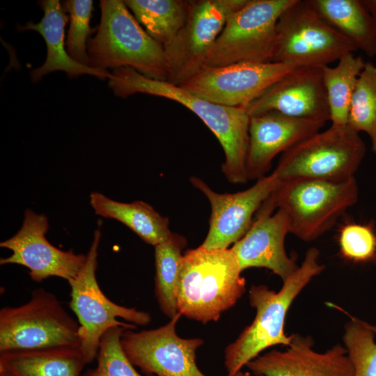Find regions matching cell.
Returning <instances> with one entry per match:
<instances>
[{"mask_svg":"<svg viewBox=\"0 0 376 376\" xmlns=\"http://www.w3.org/2000/svg\"><path fill=\"white\" fill-rule=\"evenodd\" d=\"M108 85L120 97L145 93L175 101L189 109L220 143L225 155L221 171L228 182L244 184L249 180L246 162L249 116L245 109L205 100L168 81L149 79L130 67L113 69Z\"/></svg>","mask_w":376,"mask_h":376,"instance_id":"6da1fadb","label":"cell"},{"mask_svg":"<svg viewBox=\"0 0 376 376\" xmlns=\"http://www.w3.org/2000/svg\"><path fill=\"white\" fill-rule=\"evenodd\" d=\"M242 272L231 249L186 251L175 288L178 312L204 324L217 322L245 292Z\"/></svg>","mask_w":376,"mask_h":376,"instance_id":"7a4b0ae2","label":"cell"},{"mask_svg":"<svg viewBox=\"0 0 376 376\" xmlns=\"http://www.w3.org/2000/svg\"><path fill=\"white\" fill-rule=\"evenodd\" d=\"M319 256L317 248L308 249L301 265L283 282L277 292L265 285H251L249 302L256 314L252 323L224 350L227 376H235L243 366L267 348L289 345L292 334L287 336L284 331L287 312L304 288L324 269L325 266L319 263Z\"/></svg>","mask_w":376,"mask_h":376,"instance_id":"3957f363","label":"cell"},{"mask_svg":"<svg viewBox=\"0 0 376 376\" xmlns=\"http://www.w3.org/2000/svg\"><path fill=\"white\" fill-rule=\"evenodd\" d=\"M96 34L87 42L88 66L130 67L152 79L169 81L170 65L164 47L153 39L129 11L124 1H100Z\"/></svg>","mask_w":376,"mask_h":376,"instance_id":"277c9868","label":"cell"},{"mask_svg":"<svg viewBox=\"0 0 376 376\" xmlns=\"http://www.w3.org/2000/svg\"><path fill=\"white\" fill-rule=\"evenodd\" d=\"M358 197L355 177L341 182L311 178L280 180L255 216L281 209L289 218L290 233L310 242L329 230Z\"/></svg>","mask_w":376,"mask_h":376,"instance_id":"5b68a950","label":"cell"},{"mask_svg":"<svg viewBox=\"0 0 376 376\" xmlns=\"http://www.w3.org/2000/svg\"><path fill=\"white\" fill-rule=\"evenodd\" d=\"M101 233H94L84 267L68 282L70 287V307L78 319L80 350L86 364L97 358L102 336L110 328L123 327L135 329L151 321L149 313L118 305L102 291L97 279L98 247Z\"/></svg>","mask_w":376,"mask_h":376,"instance_id":"8992f818","label":"cell"},{"mask_svg":"<svg viewBox=\"0 0 376 376\" xmlns=\"http://www.w3.org/2000/svg\"><path fill=\"white\" fill-rule=\"evenodd\" d=\"M366 152L359 133L347 125H331L283 152L273 173L281 181L311 178L341 182L354 177Z\"/></svg>","mask_w":376,"mask_h":376,"instance_id":"52a82bcc","label":"cell"},{"mask_svg":"<svg viewBox=\"0 0 376 376\" xmlns=\"http://www.w3.org/2000/svg\"><path fill=\"white\" fill-rule=\"evenodd\" d=\"M79 323L52 292L33 290L28 302L0 310V353L61 346L80 347Z\"/></svg>","mask_w":376,"mask_h":376,"instance_id":"ba28073f","label":"cell"},{"mask_svg":"<svg viewBox=\"0 0 376 376\" xmlns=\"http://www.w3.org/2000/svg\"><path fill=\"white\" fill-rule=\"evenodd\" d=\"M357 50L325 22L307 0H295L280 16L271 62L322 68Z\"/></svg>","mask_w":376,"mask_h":376,"instance_id":"9c48e42d","label":"cell"},{"mask_svg":"<svg viewBox=\"0 0 376 376\" xmlns=\"http://www.w3.org/2000/svg\"><path fill=\"white\" fill-rule=\"evenodd\" d=\"M295 0H247L227 19L205 66L271 62L276 24Z\"/></svg>","mask_w":376,"mask_h":376,"instance_id":"30bf717a","label":"cell"},{"mask_svg":"<svg viewBox=\"0 0 376 376\" xmlns=\"http://www.w3.org/2000/svg\"><path fill=\"white\" fill-rule=\"evenodd\" d=\"M247 0H191L187 19L170 45L164 47L171 74L179 85L198 72L228 18Z\"/></svg>","mask_w":376,"mask_h":376,"instance_id":"8fae6325","label":"cell"},{"mask_svg":"<svg viewBox=\"0 0 376 376\" xmlns=\"http://www.w3.org/2000/svg\"><path fill=\"white\" fill-rule=\"evenodd\" d=\"M293 67L281 63L242 62L220 67L204 66L178 85L217 104L245 109Z\"/></svg>","mask_w":376,"mask_h":376,"instance_id":"7c38bea8","label":"cell"},{"mask_svg":"<svg viewBox=\"0 0 376 376\" xmlns=\"http://www.w3.org/2000/svg\"><path fill=\"white\" fill-rule=\"evenodd\" d=\"M178 313L164 326L134 331L126 329L120 339L123 349L134 366L147 375L206 376L196 363L202 338H183L176 333Z\"/></svg>","mask_w":376,"mask_h":376,"instance_id":"4fadbf2b","label":"cell"},{"mask_svg":"<svg viewBox=\"0 0 376 376\" xmlns=\"http://www.w3.org/2000/svg\"><path fill=\"white\" fill-rule=\"evenodd\" d=\"M49 229L47 217L27 209L22 227L9 239L0 243L12 254L1 258L0 265L17 264L27 267L31 279L41 282L50 276L68 281L75 279L84 267L86 255L65 251L53 246L45 237Z\"/></svg>","mask_w":376,"mask_h":376,"instance_id":"5bb4252c","label":"cell"},{"mask_svg":"<svg viewBox=\"0 0 376 376\" xmlns=\"http://www.w3.org/2000/svg\"><path fill=\"white\" fill-rule=\"evenodd\" d=\"M189 180L211 205L209 230L201 244L208 249H228L240 240L250 228L253 217L280 182L272 172L258 178L244 191L220 194L196 176H191Z\"/></svg>","mask_w":376,"mask_h":376,"instance_id":"9a60e30c","label":"cell"},{"mask_svg":"<svg viewBox=\"0 0 376 376\" xmlns=\"http://www.w3.org/2000/svg\"><path fill=\"white\" fill-rule=\"evenodd\" d=\"M245 110L249 117L269 112L326 123L330 111L322 68H295L272 84Z\"/></svg>","mask_w":376,"mask_h":376,"instance_id":"2e32d148","label":"cell"},{"mask_svg":"<svg viewBox=\"0 0 376 376\" xmlns=\"http://www.w3.org/2000/svg\"><path fill=\"white\" fill-rule=\"evenodd\" d=\"M313 345L311 336L292 334L285 351L267 352L246 366L256 376H354L344 345L336 344L324 352L315 351Z\"/></svg>","mask_w":376,"mask_h":376,"instance_id":"e0dca14e","label":"cell"},{"mask_svg":"<svg viewBox=\"0 0 376 376\" xmlns=\"http://www.w3.org/2000/svg\"><path fill=\"white\" fill-rule=\"evenodd\" d=\"M325 123L276 112L249 117L246 162L249 180L266 175L277 155L319 132Z\"/></svg>","mask_w":376,"mask_h":376,"instance_id":"ac0fdd59","label":"cell"},{"mask_svg":"<svg viewBox=\"0 0 376 376\" xmlns=\"http://www.w3.org/2000/svg\"><path fill=\"white\" fill-rule=\"evenodd\" d=\"M290 233V224L285 212L256 217L246 234L232 248L241 269L263 267L285 281L299 267L295 257L285 251V240Z\"/></svg>","mask_w":376,"mask_h":376,"instance_id":"d6986e66","label":"cell"},{"mask_svg":"<svg viewBox=\"0 0 376 376\" xmlns=\"http://www.w3.org/2000/svg\"><path fill=\"white\" fill-rule=\"evenodd\" d=\"M39 4L44 11L43 17L38 23L29 22L25 25H17L19 31L32 30L38 32L44 38L47 49V58L42 65L31 72V80L39 81L42 77L52 72L62 70L72 78L83 74L95 76L100 79H109L108 70L81 65L71 58L65 48V26L68 21L65 9L58 0H43Z\"/></svg>","mask_w":376,"mask_h":376,"instance_id":"ffe728a7","label":"cell"},{"mask_svg":"<svg viewBox=\"0 0 376 376\" xmlns=\"http://www.w3.org/2000/svg\"><path fill=\"white\" fill-rule=\"evenodd\" d=\"M85 365L79 347L16 350L0 353V368L14 376H81Z\"/></svg>","mask_w":376,"mask_h":376,"instance_id":"44dd1931","label":"cell"},{"mask_svg":"<svg viewBox=\"0 0 376 376\" xmlns=\"http://www.w3.org/2000/svg\"><path fill=\"white\" fill-rule=\"evenodd\" d=\"M329 25L369 57L376 56V30L362 0H307Z\"/></svg>","mask_w":376,"mask_h":376,"instance_id":"7402d4cb","label":"cell"},{"mask_svg":"<svg viewBox=\"0 0 376 376\" xmlns=\"http://www.w3.org/2000/svg\"><path fill=\"white\" fill-rule=\"evenodd\" d=\"M90 203L96 214L123 223L146 243L154 246L167 240L173 233L168 218L143 201L122 203L93 192Z\"/></svg>","mask_w":376,"mask_h":376,"instance_id":"603a6c76","label":"cell"},{"mask_svg":"<svg viewBox=\"0 0 376 376\" xmlns=\"http://www.w3.org/2000/svg\"><path fill=\"white\" fill-rule=\"evenodd\" d=\"M126 6L157 42L166 47L184 26L189 15L187 0H126Z\"/></svg>","mask_w":376,"mask_h":376,"instance_id":"cb8c5ba5","label":"cell"},{"mask_svg":"<svg viewBox=\"0 0 376 376\" xmlns=\"http://www.w3.org/2000/svg\"><path fill=\"white\" fill-rule=\"evenodd\" d=\"M366 62L353 52L343 55L334 67L322 68L331 125H347L351 99Z\"/></svg>","mask_w":376,"mask_h":376,"instance_id":"d4e9b609","label":"cell"},{"mask_svg":"<svg viewBox=\"0 0 376 376\" xmlns=\"http://www.w3.org/2000/svg\"><path fill=\"white\" fill-rule=\"evenodd\" d=\"M187 239L173 233L165 242L155 246V293L161 311L168 318L178 313L175 288Z\"/></svg>","mask_w":376,"mask_h":376,"instance_id":"484cf974","label":"cell"},{"mask_svg":"<svg viewBox=\"0 0 376 376\" xmlns=\"http://www.w3.org/2000/svg\"><path fill=\"white\" fill-rule=\"evenodd\" d=\"M347 125L359 133H366L376 155V66L366 62L353 93Z\"/></svg>","mask_w":376,"mask_h":376,"instance_id":"4316f807","label":"cell"},{"mask_svg":"<svg viewBox=\"0 0 376 376\" xmlns=\"http://www.w3.org/2000/svg\"><path fill=\"white\" fill-rule=\"evenodd\" d=\"M343 341L354 376H376V326L350 316L345 324Z\"/></svg>","mask_w":376,"mask_h":376,"instance_id":"83f0119b","label":"cell"},{"mask_svg":"<svg viewBox=\"0 0 376 376\" xmlns=\"http://www.w3.org/2000/svg\"><path fill=\"white\" fill-rule=\"evenodd\" d=\"M126 329L114 327L104 333L100 343L96 367L81 376H144L137 372L123 349L120 339Z\"/></svg>","mask_w":376,"mask_h":376,"instance_id":"f1b7e54d","label":"cell"},{"mask_svg":"<svg viewBox=\"0 0 376 376\" xmlns=\"http://www.w3.org/2000/svg\"><path fill=\"white\" fill-rule=\"evenodd\" d=\"M65 9L70 13V24L66 41L68 55L77 63L88 66L87 39L91 33L90 19L93 10L91 0H68Z\"/></svg>","mask_w":376,"mask_h":376,"instance_id":"f546056e","label":"cell"},{"mask_svg":"<svg viewBox=\"0 0 376 376\" xmlns=\"http://www.w3.org/2000/svg\"><path fill=\"white\" fill-rule=\"evenodd\" d=\"M340 255L354 263H367L376 259V232L372 223H347L338 233Z\"/></svg>","mask_w":376,"mask_h":376,"instance_id":"4dcf8cb0","label":"cell"},{"mask_svg":"<svg viewBox=\"0 0 376 376\" xmlns=\"http://www.w3.org/2000/svg\"><path fill=\"white\" fill-rule=\"evenodd\" d=\"M362 1L372 17L376 30V0H362Z\"/></svg>","mask_w":376,"mask_h":376,"instance_id":"1f68e13d","label":"cell"},{"mask_svg":"<svg viewBox=\"0 0 376 376\" xmlns=\"http://www.w3.org/2000/svg\"><path fill=\"white\" fill-rule=\"evenodd\" d=\"M0 376H14L11 373L3 368H0Z\"/></svg>","mask_w":376,"mask_h":376,"instance_id":"d6a6232c","label":"cell"}]
</instances>
